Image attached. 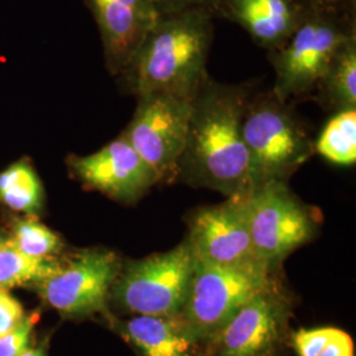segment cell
<instances>
[{"instance_id": "9c48e42d", "label": "cell", "mask_w": 356, "mask_h": 356, "mask_svg": "<svg viewBox=\"0 0 356 356\" xmlns=\"http://www.w3.org/2000/svg\"><path fill=\"white\" fill-rule=\"evenodd\" d=\"M188 226L186 241L195 260L219 267L273 273L256 254L243 197L194 210Z\"/></svg>"}, {"instance_id": "e0dca14e", "label": "cell", "mask_w": 356, "mask_h": 356, "mask_svg": "<svg viewBox=\"0 0 356 356\" xmlns=\"http://www.w3.org/2000/svg\"><path fill=\"white\" fill-rule=\"evenodd\" d=\"M0 204L26 216L40 213L44 188L29 161L19 160L0 172Z\"/></svg>"}, {"instance_id": "ba28073f", "label": "cell", "mask_w": 356, "mask_h": 356, "mask_svg": "<svg viewBox=\"0 0 356 356\" xmlns=\"http://www.w3.org/2000/svg\"><path fill=\"white\" fill-rule=\"evenodd\" d=\"M193 99L166 92L138 98V107L122 136L139 153L160 182L176 181Z\"/></svg>"}, {"instance_id": "7a4b0ae2", "label": "cell", "mask_w": 356, "mask_h": 356, "mask_svg": "<svg viewBox=\"0 0 356 356\" xmlns=\"http://www.w3.org/2000/svg\"><path fill=\"white\" fill-rule=\"evenodd\" d=\"M214 15L204 8L160 13L123 76L136 98L166 92L194 99L207 73Z\"/></svg>"}, {"instance_id": "4fadbf2b", "label": "cell", "mask_w": 356, "mask_h": 356, "mask_svg": "<svg viewBox=\"0 0 356 356\" xmlns=\"http://www.w3.org/2000/svg\"><path fill=\"white\" fill-rule=\"evenodd\" d=\"M102 38L107 69L119 76L140 48L160 13L153 0H85Z\"/></svg>"}, {"instance_id": "83f0119b", "label": "cell", "mask_w": 356, "mask_h": 356, "mask_svg": "<svg viewBox=\"0 0 356 356\" xmlns=\"http://www.w3.org/2000/svg\"><path fill=\"white\" fill-rule=\"evenodd\" d=\"M7 241H8V236H6L4 234H1V232H0V248H1V247L6 244Z\"/></svg>"}, {"instance_id": "ffe728a7", "label": "cell", "mask_w": 356, "mask_h": 356, "mask_svg": "<svg viewBox=\"0 0 356 356\" xmlns=\"http://www.w3.org/2000/svg\"><path fill=\"white\" fill-rule=\"evenodd\" d=\"M8 238L17 251L35 259H54L63 250L61 238L33 216L16 219Z\"/></svg>"}, {"instance_id": "7c38bea8", "label": "cell", "mask_w": 356, "mask_h": 356, "mask_svg": "<svg viewBox=\"0 0 356 356\" xmlns=\"http://www.w3.org/2000/svg\"><path fill=\"white\" fill-rule=\"evenodd\" d=\"M70 173L92 191L123 204H132L157 185L152 169L122 135L88 156L67 159Z\"/></svg>"}, {"instance_id": "603a6c76", "label": "cell", "mask_w": 356, "mask_h": 356, "mask_svg": "<svg viewBox=\"0 0 356 356\" xmlns=\"http://www.w3.org/2000/svg\"><path fill=\"white\" fill-rule=\"evenodd\" d=\"M26 317L23 306L7 291L0 289V338Z\"/></svg>"}, {"instance_id": "7402d4cb", "label": "cell", "mask_w": 356, "mask_h": 356, "mask_svg": "<svg viewBox=\"0 0 356 356\" xmlns=\"http://www.w3.org/2000/svg\"><path fill=\"white\" fill-rule=\"evenodd\" d=\"M335 327H318L297 331L293 335V346L298 356H318L329 342Z\"/></svg>"}, {"instance_id": "484cf974", "label": "cell", "mask_w": 356, "mask_h": 356, "mask_svg": "<svg viewBox=\"0 0 356 356\" xmlns=\"http://www.w3.org/2000/svg\"><path fill=\"white\" fill-rule=\"evenodd\" d=\"M310 8H335L342 7L353 0H302Z\"/></svg>"}, {"instance_id": "5b68a950", "label": "cell", "mask_w": 356, "mask_h": 356, "mask_svg": "<svg viewBox=\"0 0 356 356\" xmlns=\"http://www.w3.org/2000/svg\"><path fill=\"white\" fill-rule=\"evenodd\" d=\"M243 202L256 254L273 273L318 231V216L296 197L288 182H266L243 197Z\"/></svg>"}, {"instance_id": "44dd1931", "label": "cell", "mask_w": 356, "mask_h": 356, "mask_svg": "<svg viewBox=\"0 0 356 356\" xmlns=\"http://www.w3.org/2000/svg\"><path fill=\"white\" fill-rule=\"evenodd\" d=\"M36 319V316L24 317L16 327L0 338V356L20 355L29 348Z\"/></svg>"}, {"instance_id": "52a82bcc", "label": "cell", "mask_w": 356, "mask_h": 356, "mask_svg": "<svg viewBox=\"0 0 356 356\" xmlns=\"http://www.w3.org/2000/svg\"><path fill=\"white\" fill-rule=\"evenodd\" d=\"M276 280L273 273L219 267L194 259L189 292L178 321L191 339L204 347L247 301Z\"/></svg>"}, {"instance_id": "30bf717a", "label": "cell", "mask_w": 356, "mask_h": 356, "mask_svg": "<svg viewBox=\"0 0 356 356\" xmlns=\"http://www.w3.org/2000/svg\"><path fill=\"white\" fill-rule=\"evenodd\" d=\"M291 304L279 281L254 294L204 346V356H272L288 331Z\"/></svg>"}, {"instance_id": "d4e9b609", "label": "cell", "mask_w": 356, "mask_h": 356, "mask_svg": "<svg viewBox=\"0 0 356 356\" xmlns=\"http://www.w3.org/2000/svg\"><path fill=\"white\" fill-rule=\"evenodd\" d=\"M153 1L160 13H177V11H184L189 8H204L214 15V7L218 0H153Z\"/></svg>"}, {"instance_id": "3957f363", "label": "cell", "mask_w": 356, "mask_h": 356, "mask_svg": "<svg viewBox=\"0 0 356 356\" xmlns=\"http://www.w3.org/2000/svg\"><path fill=\"white\" fill-rule=\"evenodd\" d=\"M354 10V0L335 8H312L292 36L269 51L277 99L288 103L316 91L337 51L356 35Z\"/></svg>"}, {"instance_id": "9a60e30c", "label": "cell", "mask_w": 356, "mask_h": 356, "mask_svg": "<svg viewBox=\"0 0 356 356\" xmlns=\"http://www.w3.org/2000/svg\"><path fill=\"white\" fill-rule=\"evenodd\" d=\"M116 325L140 356H201L204 353V347L191 339L177 317L135 316Z\"/></svg>"}, {"instance_id": "5bb4252c", "label": "cell", "mask_w": 356, "mask_h": 356, "mask_svg": "<svg viewBox=\"0 0 356 356\" xmlns=\"http://www.w3.org/2000/svg\"><path fill=\"white\" fill-rule=\"evenodd\" d=\"M310 10L302 0H218L214 16L242 26L259 47L270 51L292 36Z\"/></svg>"}, {"instance_id": "277c9868", "label": "cell", "mask_w": 356, "mask_h": 356, "mask_svg": "<svg viewBox=\"0 0 356 356\" xmlns=\"http://www.w3.org/2000/svg\"><path fill=\"white\" fill-rule=\"evenodd\" d=\"M243 138L254 189L270 181L288 182L316 153L309 132L288 103L281 102L272 91L250 99L243 118Z\"/></svg>"}, {"instance_id": "8992f818", "label": "cell", "mask_w": 356, "mask_h": 356, "mask_svg": "<svg viewBox=\"0 0 356 356\" xmlns=\"http://www.w3.org/2000/svg\"><path fill=\"white\" fill-rule=\"evenodd\" d=\"M193 270L194 254L185 239L166 252L127 263L111 293L116 304L128 313L178 317L188 297Z\"/></svg>"}, {"instance_id": "2e32d148", "label": "cell", "mask_w": 356, "mask_h": 356, "mask_svg": "<svg viewBox=\"0 0 356 356\" xmlns=\"http://www.w3.org/2000/svg\"><path fill=\"white\" fill-rule=\"evenodd\" d=\"M316 91L334 113L356 110V35L337 51Z\"/></svg>"}, {"instance_id": "cb8c5ba5", "label": "cell", "mask_w": 356, "mask_h": 356, "mask_svg": "<svg viewBox=\"0 0 356 356\" xmlns=\"http://www.w3.org/2000/svg\"><path fill=\"white\" fill-rule=\"evenodd\" d=\"M318 356H355L354 341L346 331L335 329Z\"/></svg>"}, {"instance_id": "4316f807", "label": "cell", "mask_w": 356, "mask_h": 356, "mask_svg": "<svg viewBox=\"0 0 356 356\" xmlns=\"http://www.w3.org/2000/svg\"><path fill=\"white\" fill-rule=\"evenodd\" d=\"M17 356H45V353L42 348H28L23 354Z\"/></svg>"}, {"instance_id": "d6986e66", "label": "cell", "mask_w": 356, "mask_h": 356, "mask_svg": "<svg viewBox=\"0 0 356 356\" xmlns=\"http://www.w3.org/2000/svg\"><path fill=\"white\" fill-rule=\"evenodd\" d=\"M60 264L56 259H35L22 254L8 241L0 248V289L7 291L29 282H41L51 276Z\"/></svg>"}, {"instance_id": "6da1fadb", "label": "cell", "mask_w": 356, "mask_h": 356, "mask_svg": "<svg viewBox=\"0 0 356 356\" xmlns=\"http://www.w3.org/2000/svg\"><path fill=\"white\" fill-rule=\"evenodd\" d=\"M250 102L247 85H223L206 78L191 103L188 135L176 179L219 191L227 198L254 189L243 118Z\"/></svg>"}, {"instance_id": "ac0fdd59", "label": "cell", "mask_w": 356, "mask_h": 356, "mask_svg": "<svg viewBox=\"0 0 356 356\" xmlns=\"http://www.w3.org/2000/svg\"><path fill=\"white\" fill-rule=\"evenodd\" d=\"M314 151L335 165L356 163V110L335 113L322 129Z\"/></svg>"}, {"instance_id": "8fae6325", "label": "cell", "mask_w": 356, "mask_h": 356, "mask_svg": "<svg viewBox=\"0 0 356 356\" xmlns=\"http://www.w3.org/2000/svg\"><path fill=\"white\" fill-rule=\"evenodd\" d=\"M122 263L114 251L88 248L41 282L38 293L48 305L67 317L91 316L104 309Z\"/></svg>"}]
</instances>
